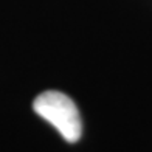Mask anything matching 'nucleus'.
<instances>
[{"instance_id": "obj_1", "label": "nucleus", "mask_w": 152, "mask_h": 152, "mask_svg": "<svg viewBox=\"0 0 152 152\" xmlns=\"http://www.w3.org/2000/svg\"><path fill=\"white\" fill-rule=\"evenodd\" d=\"M33 109L59 130L68 143H76L82 134L79 110L67 95L54 90L44 92L33 102Z\"/></svg>"}]
</instances>
